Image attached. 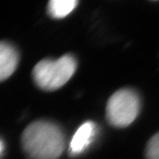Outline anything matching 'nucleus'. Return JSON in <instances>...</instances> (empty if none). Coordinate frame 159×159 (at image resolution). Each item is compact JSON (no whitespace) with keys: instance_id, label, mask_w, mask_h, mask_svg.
Here are the masks:
<instances>
[{"instance_id":"nucleus-1","label":"nucleus","mask_w":159,"mask_h":159,"mask_svg":"<svg viewBox=\"0 0 159 159\" xmlns=\"http://www.w3.org/2000/svg\"><path fill=\"white\" fill-rule=\"evenodd\" d=\"M21 144L25 152L32 159H57L65 148V138L57 124L38 120L25 129Z\"/></svg>"},{"instance_id":"nucleus-2","label":"nucleus","mask_w":159,"mask_h":159,"mask_svg":"<svg viewBox=\"0 0 159 159\" xmlns=\"http://www.w3.org/2000/svg\"><path fill=\"white\" fill-rule=\"evenodd\" d=\"M76 58L66 54L57 60L43 59L33 68L32 76L36 85L45 91H54L62 87L75 73Z\"/></svg>"},{"instance_id":"nucleus-3","label":"nucleus","mask_w":159,"mask_h":159,"mask_svg":"<svg viewBox=\"0 0 159 159\" xmlns=\"http://www.w3.org/2000/svg\"><path fill=\"white\" fill-rule=\"evenodd\" d=\"M141 107L137 92L129 88L119 89L109 98L106 106V119L111 125L125 127L135 120Z\"/></svg>"},{"instance_id":"nucleus-4","label":"nucleus","mask_w":159,"mask_h":159,"mask_svg":"<svg viewBox=\"0 0 159 159\" xmlns=\"http://www.w3.org/2000/svg\"><path fill=\"white\" fill-rule=\"evenodd\" d=\"M96 133V125L93 121L84 122L78 127L72 137L70 152L73 156L83 152L90 145Z\"/></svg>"},{"instance_id":"nucleus-5","label":"nucleus","mask_w":159,"mask_h":159,"mask_svg":"<svg viewBox=\"0 0 159 159\" xmlns=\"http://www.w3.org/2000/svg\"><path fill=\"white\" fill-rule=\"evenodd\" d=\"M19 62V54L11 44L2 41L0 44V80L3 82L11 76Z\"/></svg>"},{"instance_id":"nucleus-6","label":"nucleus","mask_w":159,"mask_h":159,"mask_svg":"<svg viewBox=\"0 0 159 159\" xmlns=\"http://www.w3.org/2000/svg\"><path fill=\"white\" fill-rule=\"evenodd\" d=\"M78 3L76 0H51L47 5L48 13L52 18L62 19L68 16Z\"/></svg>"},{"instance_id":"nucleus-7","label":"nucleus","mask_w":159,"mask_h":159,"mask_svg":"<svg viewBox=\"0 0 159 159\" xmlns=\"http://www.w3.org/2000/svg\"><path fill=\"white\" fill-rule=\"evenodd\" d=\"M147 159H159V132L148 141L145 150Z\"/></svg>"},{"instance_id":"nucleus-8","label":"nucleus","mask_w":159,"mask_h":159,"mask_svg":"<svg viewBox=\"0 0 159 159\" xmlns=\"http://www.w3.org/2000/svg\"><path fill=\"white\" fill-rule=\"evenodd\" d=\"M0 150H1V153H2H2H3V141L2 140L1 141V142H0Z\"/></svg>"}]
</instances>
